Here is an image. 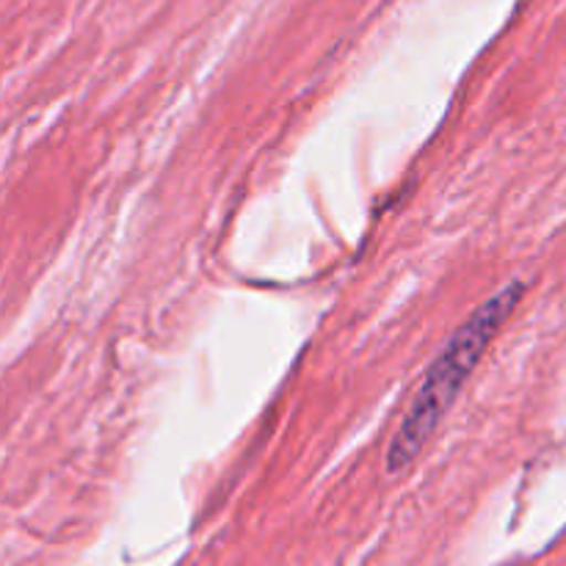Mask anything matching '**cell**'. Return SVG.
Instances as JSON below:
<instances>
[{
	"label": "cell",
	"mask_w": 566,
	"mask_h": 566,
	"mask_svg": "<svg viewBox=\"0 0 566 566\" xmlns=\"http://www.w3.org/2000/svg\"><path fill=\"white\" fill-rule=\"evenodd\" d=\"M523 282L501 287L492 298H486L462 326L451 335V340L442 346L431 368L426 370L423 381L418 387V396L409 403L390 448H387V470L403 473L415 459L420 457L429 440L434 437L437 426L446 418L448 409L459 398L462 387L473 376L475 365L486 354L490 343L509 321V315L517 310L523 296Z\"/></svg>",
	"instance_id": "1"
}]
</instances>
